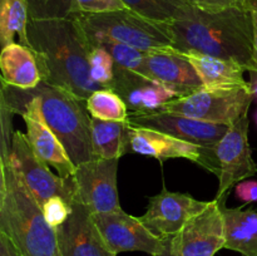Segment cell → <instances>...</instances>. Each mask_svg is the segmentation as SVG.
I'll list each match as a JSON object with an SVG mask.
<instances>
[{
    "label": "cell",
    "mask_w": 257,
    "mask_h": 256,
    "mask_svg": "<svg viewBox=\"0 0 257 256\" xmlns=\"http://www.w3.org/2000/svg\"><path fill=\"white\" fill-rule=\"evenodd\" d=\"M178 52H198L235 60L246 72L255 67V30L252 9L225 10L196 7L186 18L161 24Z\"/></svg>",
    "instance_id": "6da1fadb"
},
{
    "label": "cell",
    "mask_w": 257,
    "mask_h": 256,
    "mask_svg": "<svg viewBox=\"0 0 257 256\" xmlns=\"http://www.w3.org/2000/svg\"><path fill=\"white\" fill-rule=\"evenodd\" d=\"M28 38L37 55L42 82L64 88L82 100L102 88L90 78V45L75 18L30 19Z\"/></svg>",
    "instance_id": "7a4b0ae2"
},
{
    "label": "cell",
    "mask_w": 257,
    "mask_h": 256,
    "mask_svg": "<svg viewBox=\"0 0 257 256\" xmlns=\"http://www.w3.org/2000/svg\"><path fill=\"white\" fill-rule=\"evenodd\" d=\"M0 232L23 256H62L57 231L9 158L0 160Z\"/></svg>",
    "instance_id": "3957f363"
},
{
    "label": "cell",
    "mask_w": 257,
    "mask_h": 256,
    "mask_svg": "<svg viewBox=\"0 0 257 256\" xmlns=\"http://www.w3.org/2000/svg\"><path fill=\"white\" fill-rule=\"evenodd\" d=\"M27 92L39 99L43 117L63 143L75 167L93 160L90 117L83 105L85 100L45 82Z\"/></svg>",
    "instance_id": "277c9868"
},
{
    "label": "cell",
    "mask_w": 257,
    "mask_h": 256,
    "mask_svg": "<svg viewBox=\"0 0 257 256\" xmlns=\"http://www.w3.org/2000/svg\"><path fill=\"white\" fill-rule=\"evenodd\" d=\"M87 37L108 38L145 53L175 49L170 37L158 23L130 9L103 14H75Z\"/></svg>",
    "instance_id": "5b68a950"
},
{
    "label": "cell",
    "mask_w": 257,
    "mask_h": 256,
    "mask_svg": "<svg viewBox=\"0 0 257 256\" xmlns=\"http://www.w3.org/2000/svg\"><path fill=\"white\" fill-rule=\"evenodd\" d=\"M0 103L7 105L14 114L22 115L27 127L25 136L35 155L48 166L55 168L63 180H73L75 165L70 160L63 143L43 117L39 99L30 95L27 90L2 83Z\"/></svg>",
    "instance_id": "8992f818"
},
{
    "label": "cell",
    "mask_w": 257,
    "mask_h": 256,
    "mask_svg": "<svg viewBox=\"0 0 257 256\" xmlns=\"http://www.w3.org/2000/svg\"><path fill=\"white\" fill-rule=\"evenodd\" d=\"M253 99L250 84L232 88L202 87L166 103L161 110L230 127L248 114Z\"/></svg>",
    "instance_id": "52a82bcc"
},
{
    "label": "cell",
    "mask_w": 257,
    "mask_h": 256,
    "mask_svg": "<svg viewBox=\"0 0 257 256\" xmlns=\"http://www.w3.org/2000/svg\"><path fill=\"white\" fill-rule=\"evenodd\" d=\"M8 158L40 206L54 196H60L69 203L75 200L74 181L63 180L59 175L53 173L50 166L35 155L25 133L20 131L13 133Z\"/></svg>",
    "instance_id": "ba28073f"
},
{
    "label": "cell",
    "mask_w": 257,
    "mask_h": 256,
    "mask_svg": "<svg viewBox=\"0 0 257 256\" xmlns=\"http://www.w3.org/2000/svg\"><path fill=\"white\" fill-rule=\"evenodd\" d=\"M248 114L230 125L226 135L212 146V156L218 177L216 198H222L236 183L257 173V165L252 158L248 143Z\"/></svg>",
    "instance_id": "9c48e42d"
},
{
    "label": "cell",
    "mask_w": 257,
    "mask_h": 256,
    "mask_svg": "<svg viewBox=\"0 0 257 256\" xmlns=\"http://www.w3.org/2000/svg\"><path fill=\"white\" fill-rule=\"evenodd\" d=\"M95 225L113 253L141 251L157 256L165 252L168 238L155 235L140 217L128 215L123 210L93 213Z\"/></svg>",
    "instance_id": "30bf717a"
},
{
    "label": "cell",
    "mask_w": 257,
    "mask_h": 256,
    "mask_svg": "<svg viewBox=\"0 0 257 256\" xmlns=\"http://www.w3.org/2000/svg\"><path fill=\"white\" fill-rule=\"evenodd\" d=\"M118 165L119 158H93L77 166L73 175L75 200L92 213L122 210L117 188Z\"/></svg>",
    "instance_id": "8fae6325"
},
{
    "label": "cell",
    "mask_w": 257,
    "mask_h": 256,
    "mask_svg": "<svg viewBox=\"0 0 257 256\" xmlns=\"http://www.w3.org/2000/svg\"><path fill=\"white\" fill-rule=\"evenodd\" d=\"M225 218L221 200L215 198L210 206L187 221L177 235L168 238L173 256H215L225 248Z\"/></svg>",
    "instance_id": "7c38bea8"
},
{
    "label": "cell",
    "mask_w": 257,
    "mask_h": 256,
    "mask_svg": "<svg viewBox=\"0 0 257 256\" xmlns=\"http://www.w3.org/2000/svg\"><path fill=\"white\" fill-rule=\"evenodd\" d=\"M210 203L211 201H200L190 193L172 192L163 187L160 193L150 197L147 210L140 218L155 235L170 238Z\"/></svg>",
    "instance_id": "4fadbf2b"
},
{
    "label": "cell",
    "mask_w": 257,
    "mask_h": 256,
    "mask_svg": "<svg viewBox=\"0 0 257 256\" xmlns=\"http://www.w3.org/2000/svg\"><path fill=\"white\" fill-rule=\"evenodd\" d=\"M128 120L135 127L157 131L200 147L215 146L228 130V125L205 122V120L165 112V110L151 113H130Z\"/></svg>",
    "instance_id": "5bb4252c"
},
{
    "label": "cell",
    "mask_w": 257,
    "mask_h": 256,
    "mask_svg": "<svg viewBox=\"0 0 257 256\" xmlns=\"http://www.w3.org/2000/svg\"><path fill=\"white\" fill-rule=\"evenodd\" d=\"M72 213L55 228L62 256H117L103 240L93 213L79 201L72 203Z\"/></svg>",
    "instance_id": "9a60e30c"
},
{
    "label": "cell",
    "mask_w": 257,
    "mask_h": 256,
    "mask_svg": "<svg viewBox=\"0 0 257 256\" xmlns=\"http://www.w3.org/2000/svg\"><path fill=\"white\" fill-rule=\"evenodd\" d=\"M128 152L151 156L160 161L183 158L197 163L210 172L213 170L211 147H200L148 128L132 125Z\"/></svg>",
    "instance_id": "2e32d148"
},
{
    "label": "cell",
    "mask_w": 257,
    "mask_h": 256,
    "mask_svg": "<svg viewBox=\"0 0 257 256\" xmlns=\"http://www.w3.org/2000/svg\"><path fill=\"white\" fill-rule=\"evenodd\" d=\"M108 88L124 100L131 113L157 112L166 103L180 97L175 89L163 83L117 67L114 79Z\"/></svg>",
    "instance_id": "e0dca14e"
},
{
    "label": "cell",
    "mask_w": 257,
    "mask_h": 256,
    "mask_svg": "<svg viewBox=\"0 0 257 256\" xmlns=\"http://www.w3.org/2000/svg\"><path fill=\"white\" fill-rule=\"evenodd\" d=\"M138 74L163 83L180 94H190L203 87L190 60L176 49L146 53Z\"/></svg>",
    "instance_id": "ac0fdd59"
},
{
    "label": "cell",
    "mask_w": 257,
    "mask_h": 256,
    "mask_svg": "<svg viewBox=\"0 0 257 256\" xmlns=\"http://www.w3.org/2000/svg\"><path fill=\"white\" fill-rule=\"evenodd\" d=\"M2 83L18 89L28 90L42 83L37 55L32 48L13 43L2 48L0 53Z\"/></svg>",
    "instance_id": "d6986e66"
},
{
    "label": "cell",
    "mask_w": 257,
    "mask_h": 256,
    "mask_svg": "<svg viewBox=\"0 0 257 256\" xmlns=\"http://www.w3.org/2000/svg\"><path fill=\"white\" fill-rule=\"evenodd\" d=\"M193 65L203 87L207 88H232L245 87L243 74L246 69L235 60L212 57L198 52H181Z\"/></svg>",
    "instance_id": "ffe728a7"
},
{
    "label": "cell",
    "mask_w": 257,
    "mask_h": 256,
    "mask_svg": "<svg viewBox=\"0 0 257 256\" xmlns=\"http://www.w3.org/2000/svg\"><path fill=\"white\" fill-rule=\"evenodd\" d=\"M217 200H221L225 218V248L243 256H257V211L227 208L225 196Z\"/></svg>",
    "instance_id": "44dd1931"
},
{
    "label": "cell",
    "mask_w": 257,
    "mask_h": 256,
    "mask_svg": "<svg viewBox=\"0 0 257 256\" xmlns=\"http://www.w3.org/2000/svg\"><path fill=\"white\" fill-rule=\"evenodd\" d=\"M132 124L90 117V135L94 158H120L128 152Z\"/></svg>",
    "instance_id": "7402d4cb"
},
{
    "label": "cell",
    "mask_w": 257,
    "mask_h": 256,
    "mask_svg": "<svg viewBox=\"0 0 257 256\" xmlns=\"http://www.w3.org/2000/svg\"><path fill=\"white\" fill-rule=\"evenodd\" d=\"M29 9L25 0H0V44L2 48L13 44L14 37L19 43L30 48L28 38Z\"/></svg>",
    "instance_id": "603a6c76"
},
{
    "label": "cell",
    "mask_w": 257,
    "mask_h": 256,
    "mask_svg": "<svg viewBox=\"0 0 257 256\" xmlns=\"http://www.w3.org/2000/svg\"><path fill=\"white\" fill-rule=\"evenodd\" d=\"M127 9L148 20L165 24L186 18L195 10L190 0H122Z\"/></svg>",
    "instance_id": "cb8c5ba5"
},
{
    "label": "cell",
    "mask_w": 257,
    "mask_h": 256,
    "mask_svg": "<svg viewBox=\"0 0 257 256\" xmlns=\"http://www.w3.org/2000/svg\"><path fill=\"white\" fill-rule=\"evenodd\" d=\"M85 107L90 117L102 120L125 122L130 113L124 100L110 88H99L88 97Z\"/></svg>",
    "instance_id": "d4e9b609"
},
{
    "label": "cell",
    "mask_w": 257,
    "mask_h": 256,
    "mask_svg": "<svg viewBox=\"0 0 257 256\" xmlns=\"http://www.w3.org/2000/svg\"><path fill=\"white\" fill-rule=\"evenodd\" d=\"M87 39L90 48L100 47L107 50L114 59L117 68L138 72L146 57V53L142 50H138L130 45L123 44V43L115 42V40L108 39V38L87 37Z\"/></svg>",
    "instance_id": "484cf974"
},
{
    "label": "cell",
    "mask_w": 257,
    "mask_h": 256,
    "mask_svg": "<svg viewBox=\"0 0 257 256\" xmlns=\"http://www.w3.org/2000/svg\"><path fill=\"white\" fill-rule=\"evenodd\" d=\"M32 20L67 19L75 14V0H25Z\"/></svg>",
    "instance_id": "4316f807"
},
{
    "label": "cell",
    "mask_w": 257,
    "mask_h": 256,
    "mask_svg": "<svg viewBox=\"0 0 257 256\" xmlns=\"http://www.w3.org/2000/svg\"><path fill=\"white\" fill-rule=\"evenodd\" d=\"M89 74L93 82L99 87L108 88L112 84L115 74V63L112 55L100 47L90 48Z\"/></svg>",
    "instance_id": "83f0119b"
},
{
    "label": "cell",
    "mask_w": 257,
    "mask_h": 256,
    "mask_svg": "<svg viewBox=\"0 0 257 256\" xmlns=\"http://www.w3.org/2000/svg\"><path fill=\"white\" fill-rule=\"evenodd\" d=\"M72 210V205L60 196H54L42 205V211L45 220L54 228L59 227L68 220Z\"/></svg>",
    "instance_id": "f1b7e54d"
},
{
    "label": "cell",
    "mask_w": 257,
    "mask_h": 256,
    "mask_svg": "<svg viewBox=\"0 0 257 256\" xmlns=\"http://www.w3.org/2000/svg\"><path fill=\"white\" fill-rule=\"evenodd\" d=\"M123 9L127 7L122 0H75V14H103Z\"/></svg>",
    "instance_id": "f546056e"
},
{
    "label": "cell",
    "mask_w": 257,
    "mask_h": 256,
    "mask_svg": "<svg viewBox=\"0 0 257 256\" xmlns=\"http://www.w3.org/2000/svg\"><path fill=\"white\" fill-rule=\"evenodd\" d=\"M196 7L211 12L230 9V8H247L253 9L257 0H190Z\"/></svg>",
    "instance_id": "4dcf8cb0"
},
{
    "label": "cell",
    "mask_w": 257,
    "mask_h": 256,
    "mask_svg": "<svg viewBox=\"0 0 257 256\" xmlns=\"http://www.w3.org/2000/svg\"><path fill=\"white\" fill-rule=\"evenodd\" d=\"M236 196L246 203L257 202V181H241L236 185Z\"/></svg>",
    "instance_id": "1f68e13d"
},
{
    "label": "cell",
    "mask_w": 257,
    "mask_h": 256,
    "mask_svg": "<svg viewBox=\"0 0 257 256\" xmlns=\"http://www.w3.org/2000/svg\"><path fill=\"white\" fill-rule=\"evenodd\" d=\"M0 256H23L5 233L0 232Z\"/></svg>",
    "instance_id": "d6a6232c"
},
{
    "label": "cell",
    "mask_w": 257,
    "mask_h": 256,
    "mask_svg": "<svg viewBox=\"0 0 257 256\" xmlns=\"http://www.w3.org/2000/svg\"><path fill=\"white\" fill-rule=\"evenodd\" d=\"M252 17H253V30H255V67H253L252 72L257 73V4L252 9Z\"/></svg>",
    "instance_id": "836d02e7"
},
{
    "label": "cell",
    "mask_w": 257,
    "mask_h": 256,
    "mask_svg": "<svg viewBox=\"0 0 257 256\" xmlns=\"http://www.w3.org/2000/svg\"><path fill=\"white\" fill-rule=\"evenodd\" d=\"M251 80H250V85H251V90H252L253 98L257 100V73L251 72Z\"/></svg>",
    "instance_id": "e575fe53"
},
{
    "label": "cell",
    "mask_w": 257,
    "mask_h": 256,
    "mask_svg": "<svg viewBox=\"0 0 257 256\" xmlns=\"http://www.w3.org/2000/svg\"><path fill=\"white\" fill-rule=\"evenodd\" d=\"M157 256H173V255H172V253H171L170 247H168V246H167V250H166L163 253H161V255H157Z\"/></svg>",
    "instance_id": "d590c367"
},
{
    "label": "cell",
    "mask_w": 257,
    "mask_h": 256,
    "mask_svg": "<svg viewBox=\"0 0 257 256\" xmlns=\"http://www.w3.org/2000/svg\"><path fill=\"white\" fill-rule=\"evenodd\" d=\"M255 123H256V125H257V110L255 112Z\"/></svg>",
    "instance_id": "8d00e7d4"
}]
</instances>
